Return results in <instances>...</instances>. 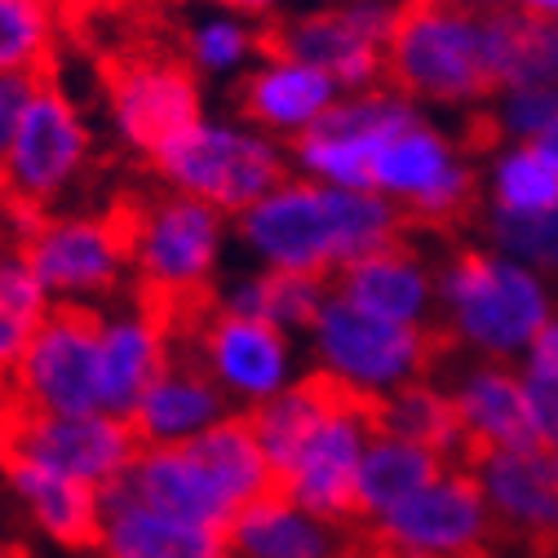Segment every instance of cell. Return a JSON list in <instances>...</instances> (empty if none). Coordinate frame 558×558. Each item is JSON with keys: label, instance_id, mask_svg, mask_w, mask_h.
Returning a JSON list of instances; mask_svg holds the SVG:
<instances>
[{"label": "cell", "instance_id": "1", "mask_svg": "<svg viewBox=\"0 0 558 558\" xmlns=\"http://www.w3.org/2000/svg\"><path fill=\"white\" fill-rule=\"evenodd\" d=\"M408 222L399 204L377 191L351 186H315V182H284L240 214L244 244L270 270H302V275H332L377 248L403 240Z\"/></svg>", "mask_w": 558, "mask_h": 558}, {"label": "cell", "instance_id": "2", "mask_svg": "<svg viewBox=\"0 0 558 558\" xmlns=\"http://www.w3.org/2000/svg\"><path fill=\"white\" fill-rule=\"evenodd\" d=\"M120 483L178 519L227 532L244 506L275 493V470L262 457L248 416L231 412L191 444L137 448Z\"/></svg>", "mask_w": 558, "mask_h": 558}, {"label": "cell", "instance_id": "3", "mask_svg": "<svg viewBox=\"0 0 558 558\" xmlns=\"http://www.w3.org/2000/svg\"><path fill=\"white\" fill-rule=\"evenodd\" d=\"M439 332L452 351L474 360H523L527 341L554 315L545 284L519 262L483 253V248H448L439 270Z\"/></svg>", "mask_w": 558, "mask_h": 558}, {"label": "cell", "instance_id": "4", "mask_svg": "<svg viewBox=\"0 0 558 558\" xmlns=\"http://www.w3.org/2000/svg\"><path fill=\"white\" fill-rule=\"evenodd\" d=\"M120 208H124L137 298L165 311L169 324L186 319L204 302H214L222 208L169 186L156 195H133Z\"/></svg>", "mask_w": 558, "mask_h": 558}, {"label": "cell", "instance_id": "5", "mask_svg": "<svg viewBox=\"0 0 558 558\" xmlns=\"http://www.w3.org/2000/svg\"><path fill=\"white\" fill-rule=\"evenodd\" d=\"M487 10L461 0H403L390 19L381 81L403 98L448 107L487 102L497 94L487 62Z\"/></svg>", "mask_w": 558, "mask_h": 558}, {"label": "cell", "instance_id": "6", "mask_svg": "<svg viewBox=\"0 0 558 558\" xmlns=\"http://www.w3.org/2000/svg\"><path fill=\"white\" fill-rule=\"evenodd\" d=\"M311 337H315L319 373H328L337 386L373 403L408 381L430 377V368L448 351V337L439 332V324L435 328L390 324V319L355 311L332 289L315 315Z\"/></svg>", "mask_w": 558, "mask_h": 558}, {"label": "cell", "instance_id": "7", "mask_svg": "<svg viewBox=\"0 0 558 558\" xmlns=\"http://www.w3.org/2000/svg\"><path fill=\"white\" fill-rule=\"evenodd\" d=\"M19 244L32 257L53 306L102 311L133 275L120 204L107 214H36Z\"/></svg>", "mask_w": 558, "mask_h": 558}, {"label": "cell", "instance_id": "8", "mask_svg": "<svg viewBox=\"0 0 558 558\" xmlns=\"http://www.w3.org/2000/svg\"><path fill=\"white\" fill-rule=\"evenodd\" d=\"M151 169L169 191L195 195L235 218L248 204L289 182L284 156L266 137L218 120H195L186 133H178L169 147L151 156Z\"/></svg>", "mask_w": 558, "mask_h": 558}, {"label": "cell", "instance_id": "9", "mask_svg": "<svg viewBox=\"0 0 558 558\" xmlns=\"http://www.w3.org/2000/svg\"><path fill=\"white\" fill-rule=\"evenodd\" d=\"M89 124L49 76L40 81L14 147L0 165V195L23 214H53L89 169Z\"/></svg>", "mask_w": 558, "mask_h": 558}, {"label": "cell", "instance_id": "10", "mask_svg": "<svg viewBox=\"0 0 558 558\" xmlns=\"http://www.w3.org/2000/svg\"><path fill=\"white\" fill-rule=\"evenodd\" d=\"M191 337V360L214 377V386L227 395L235 412H253L257 403L275 399L284 386H293V341L275 324L248 319L227 311L222 302H204L186 319L173 324V337Z\"/></svg>", "mask_w": 558, "mask_h": 558}, {"label": "cell", "instance_id": "11", "mask_svg": "<svg viewBox=\"0 0 558 558\" xmlns=\"http://www.w3.org/2000/svg\"><path fill=\"white\" fill-rule=\"evenodd\" d=\"M137 448L143 444H137L133 426L111 412L58 416V412L10 408L5 422H0V452L58 470L94 487V493H107V487H116L129 474Z\"/></svg>", "mask_w": 558, "mask_h": 558}, {"label": "cell", "instance_id": "12", "mask_svg": "<svg viewBox=\"0 0 558 558\" xmlns=\"http://www.w3.org/2000/svg\"><path fill=\"white\" fill-rule=\"evenodd\" d=\"M390 19L395 10L381 5V0H341V5L262 27L257 53L319 66L345 89H373L381 81Z\"/></svg>", "mask_w": 558, "mask_h": 558}, {"label": "cell", "instance_id": "13", "mask_svg": "<svg viewBox=\"0 0 558 558\" xmlns=\"http://www.w3.org/2000/svg\"><path fill=\"white\" fill-rule=\"evenodd\" d=\"M107 111L120 143L151 160L178 133L204 120L195 66L160 49L120 53L116 62H107Z\"/></svg>", "mask_w": 558, "mask_h": 558}, {"label": "cell", "instance_id": "14", "mask_svg": "<svg viewBox=\"0 0 558 558\" xmlns=\"http://www.w3.org/2000/svg\"><path fill=\"white\" fill-rule=\"evenodd\" d=\"M14 408L81 416L102 412L98 395V311L89 306H49L36 324L27 355L10 377Z\"/></svg>", "mask_w": 558, "mask_h": 558}, {"label": "cell", "instance_id": "15", "mask_svg": "<svg viewBox=\"0 0 558 558\" xmlns=\"http://www.w3.org/2000/svg\"><path fill=\"white\" fill-rule=\"evenodd\" d=\"M373 435H377L373 399H360L345 386H337L319 426L306 435L293 461L275 474V487L289 501L332 523L355 519V478H360V461Z\"/></svg>", "mask_w": 558, "mask_h": 558}, {"label": "cell", "instance_id": "16", "mask_svg": "<svg viewBox=\"0 0 558 558\" xmlns=\"http://www.w3.org/2000/svg\"><path fill=\"white\" fill-rule=\"evenodd\" d=\"M493 532L497 523L474 474L452 465L373 523V536L390 558H474Z\"/></svg>", "mask_w": 558, "mask_h": 558}, {"label": "cell", "instance_id": "17", "mask_svg": "<svg viewBox=\"0 0 558 558\" xmlns=\"http://www.w3.org/2000/svg\"><path fill=\"white\" fill-rule=\"evenodd\" d=\"M408 120H412V107L399 89H364L360 98L328 107L311 129H302L293 137V160L306 173L324 178L328 186L368 191L373 156Z\"/></svg>", "mask_w": 558, "mask_h": 558}, {"label": "cell", "instance_id": "18", "mask_svg": "<svg viewBox=\"0 0 558 558\" xmlns=\"http://www.w3.org/2000/svg\"><path fill=\"white\" fill-rule=\"evenodd\" d=\"M173 360V324L151 302H124L98 311V395L102 412L133 416L147 386Z\"/></svg>", "mask_w": 558, "mask_h": 558}, {"label": "cell", "instance_id": "19", "mask_svg": "<svg viewBox=\"0 0 558 558\" xmlns=\"http://www.w3.org/2000/svg\"><path fill=\"white\" fill-rule=\"evenodd\" d=\"M416 240L422 235L408 227L403 240H395L390 248H377L351 266L332 270L328 289L364 315H377L390 324H412V328H435L439 289H435V270H430L426 253L416 248Z\"/></svg>", "mask_w": 558, "mask_h": 558}, {"label": "cell", "instance_id": "20", "mask_svg": "<svg viewBox=\"0 0 558 558\" xmlns=\"http://www.w3.org/2000/svg\"><path fill=\"white\" fill-rule=\"evenodd\" d=\"M470 474L501 532L532 545L558 541V470L545 448L478 452L470 457Z\"/></svg>", "mask_w": 558, "mask_h": 558}, {"label": "cell", "instance_id": "21", "mask_svg": "<svg viewBox=\"0 0 558 558\" xmlns=\"http://www.w3.org/2000/svg\"><path fill=\"white\" fill-rule=\"evenodd\" d=\"M98 558H231V541L222 527H204L191 519H178L124 483L102 493L98 532H94Z\"/></svg>", "mask_w": 558, "mask_h": 558}, {"label": "cell", "instance_id": "22", "mask_svg": "<svg viewBox=\"0 0 558 558\" xmlns=\"http://www.w3.org/2000/svg\"><path fill=\"white\" fill-rule=\"evenodd\" d=\"M457 403V422L465 435V457L541 448L536 416L523 386V373L501 360H470L448 386Z\"/></svg>", "mask_w": 558, "mask_h": 558}, {"label": "cell", "instance_id": "23", "mask_svg": "<svg viewBox=\"0 0 558 558\" xmlns=\"http://www.w3.org/2000/svg\"><path fill=\"white\" fill-rule=\"evenodd\" d=\"M231 412L235 408L214 386V377H208L191 355L173 351L169 368L147 386L143 399H137L129 426L143 448H178V444L199 439L204 430H214Z\"/></svg>", "mask_w": 558, "mask_h": 558}, {"label": "cell", "instance_id": "24", "mask_svg": "<svg viewBox=\"0 0 558 558\" xmlns=\"http://www.w3.org/2000/svg\"><path fill=\"white\" fill-rule=\"evenodd\" d=\"M231 558H345V523L311 514L284 493H266L227 527Z\"/></svg>", "mask_w": 558, "mask_h": 558}, {"label": "cell", "instance_id": "25", "mask_svg": "<svg viewBox=\"0 0 558 558\" xmlns=\"http://www.w3.org/2000/svg\"><path fill=\"white\" fill-rule=\"evenodd\" d=\"M0 470H5L10 497L23 506V514L40 536H49L62 549H94L102 493L10 452H0Z\"/></svg>", "mask_w": 558, "mask_h": 558}, {"label": "cell", "instance_id": "26", "mask_svg": "<svg viewBox=\"0 0 558 558\" xmlns=\"http://www.w3.org/2000/svg\"><path fill=\"white\" fill-rule=\"evenodd\" d=\"M337 81L319 66L289 62V58H266L257 72H248L235 89L240 116L270 129V133H302L332 107Z\"/></svg>", "mask_w": 558, "mask_h": 558}, {"label": "cell", "instance_id": "27", "mask_svg": "<svg viewBox=\"0 0 558 558\" xmlns=\"http://www.w3.org/2000/svg\"><path fill=\"white\" fill-rule=\"evenodd\" d=\"M444 470H448V461L439 452L377 430L364 448L360 478H355V519H364L373 527L395 506H403L408 497L422 493L426 483H435Z\"/></svg>", "mask_w": 558, "mask_h": 558}, {"label": "cell", "instance_id": "28", "mask_svg": "<svg viewBox=\"0 0 558 558\" xmlns=\"http://www.w3.org/2000/svg\"><path fill=\"white\" fill-rule=\"evenodd\" d=\"M373 416H377L381 435L422 444V448L439 452L444 461L465 457V435H461V422H457V403H452L448 386H439L430 377L408 381V386L381 395L373 403Z\"/></svg>", "mask_w": 558, "mask_h": 558}, {"label": "cell", "instance_id": "29", "mask_svg": "<svg viewBox=\"0 0 558 558\" xmlns=\"http://www.w3.org/2000/svg\"><path fill=\"white\" fill-rule=\"evenodd\" d=\"M332 395H337V381L315 368L311 377H298L293 386L279 390L275 399H266V403H257L253 412H244L248 426H253V435H257V444H262V457L270 461L275 474L293 461V452H298V448L306 444V435L319 426V416L328 412Z\"/></svg>", "mask_w": 558, "mask_h": 558}, {"label": "cell", "instance_id": "30", "mask_svg": "<svg viewBox=\"0 0 558 558\" xmlns=\"http://www.w3.org/2000/svg\"><path fill=\"white\" fill-rule=\"evenodd\" d=\"M328 298V279L324 275H302V270H266L244 279L240 289L222 298L227 311L275 324L279 332H311L315 315Z\"/></svg>", "mask_w": 558, "mask_h": 558}, {"label": "cell", "instance_id": "31", "mask_svg": "<svg viewBox=\"0 0 558 558\" xmlns=\"http://www.w3.org/2000/svg\"><path fill=\"white\" fill-rule=\"evenodd\" d=\"M58 0H0V72H36L53 58Z\"/></svg>", "mask_w": 558, "mask_h": 558}, {"label": "cell", "instance_id": "32", "mask_svg": "<svg viewBox=\"0 0 558 558\" xmlns=\"http://www.w3.org/2000/svg\"><path fill=\"white\" fill-rule=\"evenodd\" d=\"M493 208H501V214H554L558 169L532 143L506 151L493 169Z\"/></svg>", "mask_w": 558, "mask_h": 558}, {"label": "cell", "instance_id": "33", "mask_svg": "<svg viewBox=\"0 0 558 558\" xmlns=\"http://www.w3.org/2000/svg\"><path fill=\"white\" fill-rule=\"evenodd\" d=\"M487 235L527 266L558 270V208L554 214H501V208H493Z\"/></svg>", "mask_w": 558, "mask_h": 558}, {"label": "cell", "instance_id": "34", "mask_svg": "<svg viewBox=\"0 0 558 558\" xmlns=\"http://www.w3.org/2000/svg\"><path fill=\"white\" fill-rule=\"evenodd\" d=\"M248 53H257V32L231 19H204L182 36V58L195 72H231Z\"/></svg>", "mask_w": 558, "mask_h": 558}, {"label": "cell", "instance_id": "35", "mask_svg": "<svg viewBox=\"0 0 558 558\" xmlns=\"http://www.w3.org/2000/svg\"><path fill=\"white\" fill-rule=\"evenodd\" d=\"M49 306H53V298L40 284V275H36L32 257L23 253V244H0V311L36 324L49 315Z\"/></svg>", "mask_w": 558, "mask_h": 558}, {"label": "cell", "instance_id": "36", "mask_svg": "<svg viewBox=\"0 0 558 558\" xmlns=\"http://www.w3.org/2000/svg\"><path fill=\"white\" fill-rule=\"evenodd\" d=\"M45 76H36V72H0V165H5L14 137L23 129V116H27V107H32V98H36Z\"/></svg>", "mask_w": 558, "mask_h": 558}, {"label": "cell", "instance_id": "37", "mask_svg": "<svg viewBox=\"0 0 558 558\" xmlns=\"http://www.w3.org/2000/svg\"><path fill=\"white\" fill-rule=\"evenodd\" d=\"M523 381H545V386H558V311L541 324V332L527 341L523 351Z\"/></svg>", "mask_w": 558, "mask_h": 558}, {"label": "cell", "instance_id": "38", "mask_svg": "<svg viewBox=\"0 0 558 558\" xmlns=\"http://www.w3.org/2000/svg\"><path fill=\"white\" fill-rule=\"evenodd\" d=\"M36 324H40V319H36ZM36 324L23 319V315H5V311H0V386H10V377L19 373Z\"/></svg>", "mask_w": 558, "mask_h": 558}, {"label": "cell", "instance_id": "39", "mask_svg": "<svg viewBox=\"0 0 558 558\" xmlns=\"http://www.w3.org/2000/svg\"><path fill=\"white\" fill-rule=\"evenodd\" d=\"M523 386H527V399H532L541 448H558V386H545V381H523Z\"/></svg>", "mask_w": 558, "mask_h": 558}, {"label": "cell", "instance_id": "40", "mask_svg": "<svg viewBox=\"0 0 558 558\" xmlns=\"http://www.w3.org/2000/svg\"><path fill=\"white\" fill-rule=\"evenodd\" d=\"M532 147H536V151H541V156H545V160H549V165L558 169V116H554V120H549V124L541 129V137H536Z\"/></svg>", "mask_w": 558, "mask_h": 558}, {"label": "cell", "instance_id": "41", "mask_svg": "<svg viewBox=\"0 0 558 558\" xmlns=\"http://www.w3.org/2000/svg\"><path fill=\"white\" fill-rule=\"evenodd\" d=\"M514 5L532 19H558V0H514Z\"/></svg>", "mask_w": 558, "mask_h": 558}, {"label": "cell", "instance_id": "42", "mask_svg": "<svg viewBox=\"0 0 558 558\" xmlns=\"http://www.w3.org/2000/svg\"><path fill=\"white\" fill-rule=\"evenodd\" d=\"M214 5H222V10H240V14H266L275 0H214Z\"/></svg>", "mask_w": 558, "mask_h": 558}, {"label": "cell", "instance_id": "43", "mask_svg": "<svg viewBox=\"0 0 558 558\" xmlns=\"http://www.w3.org/2000/svg\"><path fill=\"white\" fill-rule=\"evenodd\" d=\"M545 36H549V62H554V76H558V19H545Z\"/></svg>", "mask_w": 558, "mask_h": 558}, {"label": "cell", "instance_id": "44", "mask_svg": "<svg viewBox=\"0 0 558 558\" xmlns=\"http://www.w3.org/2000/svg\"><path fill=\"white\" fill-rule=\"evenodd\" d=\"M461 5H478V10H487V5H501V0H461Z\"/></svg>", "mask_w": 558, "mask_h": 558}, {"label": "cell", "instance_id": "45", "mask_svg": "<svg viewBox=\"0 0 558 558\" xmlns=\"http://www.w3.org/2000/svg\"><path fill=\"white\" fill-rule=\"evenodd\" d=\"M81 5H124V0H81Z\"/></svg>", "mask_w": 558, "mask_h": 558}, {"label": "cell", "instance_id": "46", "mask_svg": "<svg viewBox=\"0 0 558 558\" xmlns=\"http://www.w3.org/2000/svg\"><path fill=\"white\" fill-rule=\"evenodd\" d=\"M549 452V461H554V470H558V448H545Z\"/></svg>", "mask_w": 558, "mask_h": 558}, {"label": "cell", "instance_id": "47", "mask_svg": "<svg viewBox=\"0 0 558 558\" xmlns=\"http://www.w3.org/2000/svg\"><path fill=\"white\" fill-rule=\"evenodd\" d=\"M0 558H5V554H0Z\"/></svg>", "mask_w": 558, "mask_h": 558}]
</instances>
